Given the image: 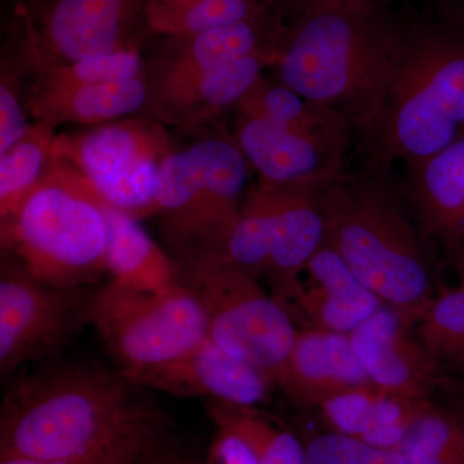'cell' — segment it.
Listing matches in <instances>:
<instances>
[{
    "label": "cell",
    "mask_w": 464,
    "mask_h": 464,
    "mask_svg": "<svg viewBox=\"0 0 464 464\" xmlns=\"http://www.w3.org/2000/svg\"><path fill=\"white\" fill-rule=\"evenodd\" d=\"M123 372L60 357L5 391L0 454L65 464H150L174 450L166 414Z\"/></svg>",
    "instance_id": "1"
},
{
    "label": "cell",
    "mask_w": 464,
    "mask_h": 464,
    "mask_svg": "<svg viewBox=\"0 0 464 464\" xmlns=\"http://www.w3.org/2000/svg\"><path fill=\"white\" fill-rule=\"evenodd\" d=\"M408 17L391 5L306 0L284 30L277 82L340 112L362 145L383 114Z\"/></svg>",
    "instance_id": "2"
},
{
    "label": "cell",
    "mask_w": 464,
    "mask_h": 464,
    "mask_svg": "<svg viewBox=\"0 0 464 464\" xmlns=\"http://www.w3.org/2000/svg\"><path fill=\"white\" fill-rule=\"evenodd\" d=\"M325 241L366 288L415 326L438 292V268L391 170L362 164L319 188ZM405 194V192H404Z\"/></svg>",
    "instance_id": "3"
},
{
    "label": "cell",
    "mask_w": 464,
    "mask_h": 464,
    "mask_svg": "<svg viewBox=\"0 0 464 464\" xmlns=\"http://www.w3.org/2000/svg\"><path fill=\"white\" fill-rule=\"evenodd\" d=\"M464 137V17L409 16L383 114L362 145V164L392 170L433 157Z\"/></svg>",
    "instance_id": "4"
},
{
    "label": "cell",
    "mask_w": 464,
    "mask_h": 464,
    "mask_svg": "<svg viewBox=\"0 0 464 464\" xmlns=\"http://www.w3.org/2000/svg\"><path fill=\"white\" fill-rule=\"evenodd\" d=\"M105 204L81 173L54 158L16 212L0 222L3 253L39 282L101 285L108 275Z\"/></svg>",
    "instance_id": "5"
},
{
    "label": "cell",
    "mask_w": 464,
    "mask_h": 464,
    "mask_svg": "<svg viewBox=\"0 0 464 464\" xmlns=\"http://www.w3.org/2000/svg\"><path fill=\"white\" fill-rule=\"evenodd\" d=\"M173 259L181 284L204 308L208 340L257 368L276 386L298 334L288 311L224 253H192Z\"/></svg>",
    "instance_id": "6"
},
{
    "label": "cell",
    "mask_w": 464,
    "mask_h": 464,
    "mask_svg": "<svg viewBox=\"0 0 464 464\" xmlns=\"http://www.w3.org/2000/svg\"><path fill=\"white\" fill-rule=\"evenodd\" d=\"M92 325L124 374L173 362L208 341L204 308L183 284L152 293L108 280Z\"/></svg>",
    "instance_id": "7"
},
{
    "label": "cell",
    "mask_w": 464,
    "mask_h": 464,
    "mask_svg": "<svg viewBox=\"0 0 464 464\" xmlns=\"http://www.w3.org/2000/svg\"><path fill=\"white\" fill-rule=\"evenodd\" d=\"M164 125L145 116L56 134L53 157L81 173L110 206L137 219L155 216L159 170L174 151Z\"/></svg>",
    "instance_id": "8"
},
{
    "label": "cell",
    "mask_w": 464,
    "mask_h": 464,
    "mask_svg": "<svg viewBox=\"0 0 464 464\" xmlns=\"http://www.w3.org/2000/svg\"><path fill=\"white\" fill-rule=\"evenodd\" d=\"M100 285L63 286L39 282L9 256L0 265V377L60 355L92 325Z\"/></svg>",
    "instance_id": "9"
},
{
    "label": "cell",
    "mask_w": 464,
    "mask_h": 464,
    "mask_svg": "<svg viewBox=\"0 0 464 464\" xmlns=\"http://www.w3.org/2000/svg\"><path fill=\"white\" fill-rule=\"evenodd\" d=\"M149 0H24L14 9L21 60L34 66L139 50ZM149 32V30H148Z\"/></svg>",
    "instance_id": "10"
},
{
    "label": "cell",
    "mask_w": 464,
    "mask_h": 464,
    "mask_svg": "<svg viewBox=\"0 0 464 464\" xmlns=\"http://www.w3.org/2000/svg\"><path fill=\"white\" fill-rule=\"evenodd\" d=\"M203 179L188 206L160 222L172 257L201 252L225 253L249 190V164L234 137L215 134L198 141Z\"/></svg>",
    "instance_id": "11"
},
{
    "label": "cell",
    "mask_w": 464,
    "mask_h": 464,
    "mask_svg": "<svg viewBox=\"0 0 464 464\" xmlns=\"http://www.w3.org/2000/svg\"><path fill=\"white\" fill-rule=\"evenodd\" d=\"M285 26L270 14L192 35L161 36L146 60L149 99L250 54H266L276 63Z\"/></svg>",
    "instance_id": "12"
},
{
    "label": "cell",
    "mask_w": 464,
    "mask_h": 464,
    "mask_svg": "<svg viewBox=\"0 0 464 464\" xmlns=\"http://www.w3.org/2000/svg\"><path fill=\"white\" fill-rule=\"evenodd\" d=\"M350 340L372 383L387 392L435 400L454 380L423 346L414 326L389 306L365 320Z\"/></svg>",
    "instance_id": "13"
},
{
    "label": "cell",
    "mask_w": 464,
    "mask_h": 464,
    "mask_svg": "<svg viewBox=\"0 0 464 464\" xmlns=\"http://www.w3.org/2000/svg\"><path fill=\"white\" fill-rule=\"evenodd\" d=\"M234 140L258 179L320 188L346 170L347 146L324 141L257 115L237 114Z\"/></svg>",
    "instance_id": "14"
},
{
    "label": "cell",
    "mask_w": 464,
    "mask_h": 464,
    "mask_svg": "<svg viewBox=\"0 0 464 464\" xmlns=\"http://www.w3.org/2000/svg\"><path fill=\"white\" fill-rule=\"evenodd\" d=\"M124 375L143 389L177 398L246 406L264 402L275 386L257 368L225 353L209 340L173 362Z\"/></svg>",
    "instance_id": "15"
},
{
    "label": "cell",
    "mask_w": 464,
    "mask_h": 464,
    "mask_svg": "<svg viewBox=\"0 0 464 464\" xmlns=\"http://www.w3.org/2000/svg\"><path fill=\"white\" fill-rule=\"evenodd\" d=\"M371 384L350 335L307 328L298 331L276 386L295 408L306 411Z\"/></svg>",
    "instance_id": "16"
},
{
    "label": "cell",
    "mask_w": 464,
    "mask_h": 464,
    "mask_svg": "<svg viewBox=\"0 0 464 464\" xmlns=\"http://www.w3.org/2000/svg\"><path fill=\"white\" fill-rule=\"evenodd\" d=\"M405 167L404 192L415 219L450 259L464 244V137Z\"/></svg>",
    "instance_id": "17"
},
{
    "label": "cell",
    "mask_w": 464,
    "mask_h": 464,
    "mask_svg": "<svg viewBox=\"0 0 464 464\" xmlns=\"http://www.w3.org/2000/svg\"><path fill=\"white\" fill-rule=\"evenodd\" d=\"M317 192L319 188L277 185L266 277L271 295L286 311L298 295L308 262L325 243V219Z\"/></svg>",
    "instance_id": "18"
},
{
    "label": "cell",
    "mask_w": 464,
    "mask_h": 464,
    "mask_svg": "<svg viewBox=\"0 0 464 464\" xmlns=\"http://www.w3.org/2000/svg\"><path fill=\"white\" fill-rule=\"evenodd\" d=\"M304 274L307 282H302L293 304L306 317L308 328L350 335L384 306L326 241Z\"/></svg>",
    "instance_id": "19"
},
{
    "label": "cell",
    "mask_w": 464,
    "mask_h": 464,
    "mask_svg": "<svg viewBox=\"0 0 464 464\" xmlns=\"http://www.w3.org/2000/svg\"><path fill=\"white\" fill-rule=\"evenodd\" d=\"M34 123L101 125L148 109L146 78L99 84H53L33 79L25 92Z\"/></svg>",
    "instance_id": "20"
},
{
    "label": "cell",
    "mask_w": 464,
    "mask_h": 464,
    "mask_svg": "<svg viewBox=\"0 0 464 464\" xmlns=\"http://www.w3.org/2000/svg\"><path fill=\"white\" fill-rule=\"evenodd\" d=\"M266 54H250L226 63L186 82L150 97L151 118L163 124L194 128L208 123L225 110L235 108L262 78L266 67H274Z\"/></svg>",
    "instance_id": "21"
},
{
    "label": "cell",
    "mask_w": 464,
    "mask_h": 464,
    "mask_svg": "<svg viewBox=\"0 0 464 464\" xmlns=\"http://www.w3.org/2000/svg\"><path fill=\"white\" fill-rule=\"evenodd\" d=\"M433 401L396 395L371 384L334 396L317 411L331 431L398 450L417 418Z\"/></svg>",
    "instance_id": "22"
},
{
    "label": "cell",
    "mask_w": 464,
    "mask_h": 464,
    "mask_svg": "<svg viewBox=\"0 0 464 464\" xmlns=\"http://www.w3.org/2000/svg\"><path fill=\"white\" fill-rule=\"evenodd\" d=\"M109 226V280L143 290L163 293L182 285L177 262L140 225V219L105 204Z\"/></svg>",
    "instance_id": "23"
},
{
    "label": "cell",
    "mask_w": 464,
    "mask_h": 464,
    "mask_svg": "<svg viewBox=\"0 0 464 464\" xmlns=\"http://www.w3.org/2000/svg\"><path fill=\"white\" fill-rule=\"evenodd\" d=\"M234 109L237 114L262 116L324 141L351 146L353 132L343 115L264 76Z\"/></svg>",
    "instance_id": "24"
},
{
    "label": "cell",
    "mask_w": 464,
    "mask_h": 464,
    "mask_svg": "<svg viewBox=\"0 0 464 464\" xmlns=\"http://www.w3.org/2000/svg\"><path fill=\"white\" fill-rule=\"evenodd\" d=\"M206 409L216 429L243 440L258 464H306L301 436L257 406L206 400Z\"/></svg>",
    "instance_id": "25"
},
{
    "label": "cell",
    "mask_w": 464,
    "mask_h": 464,
    "mask_svg": "<svg viewBox=\"0 0 464 464\" xmlns=\"http://www.w3.org/2000/svg\"><path fill=\"white\" fill-rule=\"evenodd\" d=\"M276 200L277 185L252 183L226 244V257L257 280L267 273Z\"/></svg>",
    "instance_id": "26"
},
{
    "label": "cell",
    "mask_w": 464,
    "mask_h": 464,
    "mask_svg": "<svg viewBox=\"0 0 464 464\" xmlns=\"http://www.w3.org/2000/svg\"><path fill=\"white\" fill-rule=\"evenodd\" d=\"M56 128L34 123L25 136L0 154V222L16 212L53 166Z\"/></svg>",
    "instance_id": "27"
},
{
    "label": "cell",
    "mask_w": 464,
    "mask_h": 464,
    "mask_svg": "<svg viewBox=\"0 0 464 464\" xmlns=\"http://www.w3.org/2000/svg\"><path fill=\"white\" fill-rule=\"evenodd\" d=\"M414 329L449 377L464 378V286L441 290Z\"/></svg>",
    "instance_id": "28"
},
{
    "label": "cell",
    "mask_w": 464,
    "mask_h": 464,
    "mask_svg": "<svg viewBox=\"0 0 464 464\" xmlns=\"http://www.w3.org/2000/svg\"><path fill=\"white\" fill-rule=\"evenodd\" d=\"M398 450L409 464H464V422L448 406L433 401Z\"/></svg>",
    "instance_id": "29"
},
{
    "label": "cell",
    "mask_w": 464,
    "mask_h": 464,
    "mask_svg": "<svg viewBox=\"0 0 464 464\" xmlns=\"http://www.w3.org/2000/svg\"><path fill=\"white\" fill-rule=\"evenodd\" d=\"M277 14L274 0H197L170 16L148 26L160 36L192 35Z\"/></svg>",
    "instance_id": "30"
},
{
    "label": "cell",
    "mask_w": 464,
    "mask_h": 464,
    "mask_svg": "<svg viewBox=\"0 0 464 464\" xmlns=\"http://www.w3.org/2000/svg\"><path fill=\"white\" fill-rule=\"evenodd\" d=\"M34 78L53 84H99L146 78V60L139 50L115 52L70 63L29 67Z\"/></svg>",
    "instance_id": "31"
},
{
    "label": "cell",
    "mask_w": 464,
    "mask_h": 464,
    "mask_svg": "<svg viewBox=\"0 0 464 464\" xmlns=\"http://www.w3.org/2000/svg\"><path fill=\"white\" fill-rule=\"evenodd\" d=\"M306 464H409L396 449L374 447L334 431L301 433Z\"/></svg>",
    "instance_id": "32"
},
{
    "label": "cell",
    "mask_w": 464,
    "mask_h": 464,
    "mask_svg": "<svg viewBox=\"0 0 464 464\" xmlns=\"http://www.w3.org/2000/svg\"><path fill=\"white\" fill-rule=\"evenodd\" d=\"M25 94L20 90V79L2 67L0 79V154L20 141L29 130Z\"/></svg>",
    "instance_id": "33"
},
{
    "label": "cell",
    "mask_w": 464,
    "mask_h": 464,
    "mask_svg": "<svg viewBox=\"0 0 464 464\" xmlns=\"http://www.w3.org/2000/svg\"><path fill=\"white\" fill-rule=\"evenodd\" d=\"M209 464H258L248 445L230 432L217 430Z\"/></svg>",
    "instance_id": "34"
},
{
    "label": "cell",
    "mask_w": 464,
    "mask_h": 464,
    "mask_svg": "<svg viewBox=\"0 0 464 464\" xmlns=\"http://www.w3.org/2000/svg\"><path fill=\"white\" fill-rule=\"evenodd\" d=\"M197 0H149L146 7V26L151 25L160 18L170 16L188 7Z\"/></svg>",
    "instance_id": "35"
},
{
    "label": "cell",
    "mask_w": 464,
    "mask_h": 464,
    "mask_svg": "<svg viewBox=\"0 0 464 464\" xmlns=\"http://www.w3.org/2000/svg\"><path fill=\"white\" fill-rule=\"evenodd\" d=\"M442 395L445 396V402L441 404L448 406L464 422V378L451 381Z\"/></svg>",
    "instance_id": "36"
},
{
    "label": "cell",
    "mask_w": 464,
    "mask_h": 464,
    "mask_svg": "<svg viewBox=\"0 0 464 464\" xmlns=\"http://www.w3.org/2000/svg\"><path fill=\"white\" fill-rule=\"evenodd\" d=\"M306 0H274L275 11L285 25L295 20Z\"/></svg>",
    "instance_id": "37"
},
{
    "label": "cell",
    "mask_w": 464,
    "mask_h": 464,
    "mask_svg": "<svg viewBox=\"0 0 464 464\" xmlns=\"http://www.w3.org/2000/svg\"><path fill=\"white\" fill-rule=\"evenodd\" d=\"M0 464H65L50 462V460L35 459V458L14 456V454H0Z\"/></svg>",
    "instance_id": "38"
},
{
    "label": "cell",
    "mask_w": 464,
    "mask_h": 464,
    "mask_svg": "<svg viewBox=\"0 0 464 464\" xmlns=\"http://www.w3.org/2000/svg\"><path fill=\"white\" fill-rule=\"evenodd\" d=\"M450 262L459 279V285L464 286V244L451 256Z\"/></svg>",
    "instance_id": "39"
},
{
    "label": "cell",
    "mask_w": 464,
    "mask_h": 464,
    "mask_svg": "<svg viewBox=\"0 0 464 464\" xmlns=\"http://www.w3.org/2000/svg\"><path fill=\"white\" fill-rule=\"evenodd\" d=\"M150 464H188L185 460H182L179 458V454H177L176 450L170 451V453L166 454V456L158 458L157 460ZM209 464V463H208Z\"/></svg>",
    "instance_id": "40"
},
{
    "label": "cell",
    "mask_w": 464,
    "mask_h": 464,
    "mask_svg": "<svg viewBox=\"0 0 464 464\" xmlns=\"http://www.w3.org/2000/svg\"><path fill=\"white\" fill-rule=\"evenodd\" d=\"M357 2L369 3V5H391L393 0H357Z\"/></svg>",
    "instance_id": "41"
},
{
    "label": "cell",
    "mask_w": 464,
    "mask_h": 464,
    "mask_svg": "<svg viewBox=\"0 0 464 464\" xmlns=\"http://www.w3.org/2000/svg\"><path fill=\"white\" fill-rule=\"evenodd\" d=\"M460 2H463V5H464V0H460Z\"/></svg>",
    "instance_id": "42"
}]
</instances>
